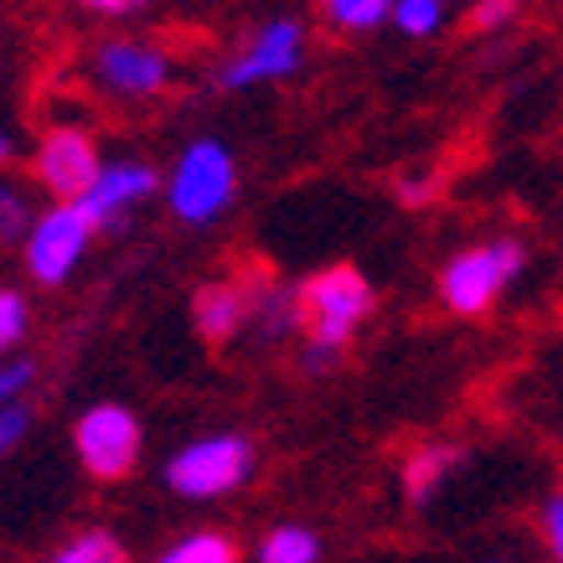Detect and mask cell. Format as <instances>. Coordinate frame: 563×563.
Returning <instances> with one entry per match:
<instances>
[{
  "instance_id": "cell-19",
  "label": "cell",
  "mask_w": 563,
  "mask_h": 563,
  "mask_svg": "<svg viewBox=\"0 0 563 563\" xmlns=\"http://www.w3.org/2000/svg\"><path fill=\"white\" fill-rule=\"evenodd\" d=\"M388 26L398 36H409V42H429V36H440L450 26V5L444 0H398Z\"/></svg>"
},
{
  "instance_id": "cell-15",
  "label": "cell",
  "mask_w": 563,
  "mask_h": 563,
  "mask_svg": "<svg viewBox=\"0 0 563 563\" xmlns=\"http://www.w3.org/2000/svg\"><path fill=\"white\" fill-rule=\"evenodd\" d=\"M393 5L398 0H316L325 32L336 36H373L393 21Z\"/></svg>"
},
{
  "instance_id": "cell-17",
  "label": "cell",
  "mask_w": 563,
  "mask_h": 563,
  "mask_svg": "<svg viewBox=\"0 0 563 563\" xmlns=\"http://www.w3.org/2000/svg\"><path fill=\"white\" fill-rule=\"evenodd\" d=\"M151 563H243V559H239V543L222 528H191L181 538H172Z\"/></svg>"
},
{
  "instance_id": "cell-1",
  "label": "cell",
  "mask_w": 563,
  "mask_h": 563,
  "mask_svg": "<svg viewBox=\"0 0 563 563\" xmlns=\"http://www.w3.org/2000/svg\"><path fill=\"white\" fill-rule=\"evenodd\" d=\"M377 290L357 264H325V269L300 279V373L325 377L331 367H342L352 342L362 336V325L373 321Z\"/></svg>"
},
{
  "instance_id": "cell-5",
  "label": "cell",
  "mask_w": 563,
  "mask_h": 563,
  "mask_svg": "<svg viewBox=\"0 0 563 563\" xmlns=\"http://www.w3.org/2000/svg\"><path fill=\"white\" fill-rule=\"evenodd\" d=\"M258 476V444L243 429H212L197 440L176 444L166 465H161V486L176 501H222V496H239L249 481Z\"/></svg>"
},
{
  "instance_id": "cell-10",
  "label": "cell",
  "mask_w": 563,
  "mask_h": 563,
  "mask_svg": "<svg viewBox=\"0 0 563 563\" xmlns=\"http://www.w3.org/2000/svg\"><path fill=\"white\" fill-rule=\"evenodd\" d=\"M161 181H166V176L155 172L151 161H140V155H109L99 181L88 187V197L78 207L93 218L99 233H120L140 207H151L155 197H161Z\"/></svg>"
},
{
  "instance_id": "cell-22",
  "label": "cell",
  "mask_w": 563,
  "mask_h": 563,
  "mask_svg": "<svg viewBox=\"0 0 563 563\" xmlns=\"http://www.w3.org/2000/svg\"><path fill=\"white\" fill-rule=\"evenodd\" d=\"M32 424H36L32 404H5L0 409V461H11L21 444L32 440Z\"/></svg>"
},
{
  "instance_id": "cell-14",
  "label": "cell",
  "mask_w": 563,
  "mask_h": 563,
  "mask_svg": "<svg viewBox=\"0 0 563 563\" xmlns=\"http://www.w3.org/2000/svg\"><path fill=\"white\" fill-rule=\"evenodd\" d=\"M325 543L321 532L306 528V522H274V528L258 532L254 543V563H321Z\"/></svg>"
},
{
  "instance_id": "cell-18",
  "label": "cell",
  "mask_w": 563,
  "mask_h": 563,
  "mask_svg": "<svg viewBox=\"0 0 563 563\" xmlns=\"http://www.w3.org/2000/svg\"><path fill=\"white\" fill-rule=\"evenodd\" d=\"M42 207L32 202V191L21 187V181H5L0 176V249H21L26 233H32V222Z\"/></svg>"
},
{
  "instance_id": "cell-21",
  "label": "cell",
  "mask_w": 563,
  "mask_h": 563,
  "mask_svg": "<svg viewBox=\"0 0 563 563\" xmlns=\"http://www.w3.org/2000/svg\"><path fill=\"white\" fill-rule=\"evenodd\" d=\"M522 5L528 0H465V26L476 36H496V32H507V26H517Z\"/></svg>"
},
{
  "instance_id": "cell-3",
  "label": "cell",
  "mask_w": 563,
  "mask_h": 563,
  "mask_svg": "<svg viewBox=\"0 0 563 563\" xmlns=\"http://www.w3.org/2000/svg\"><path fill=\"white\" fill-rule=\"evenodd\" d=\"M84 78L93 93L109 103H155L166 99L181 78V57H176L161 36L145 32H109L99 36L84 57Z\"/></svg>"
},
{
  "instance_id": "cell-28",
  "label": "cell",
  "mask_w": 563,
  "mask_h": 563,
  "mask_svg": "<svg viewBox=\"0 0 563 563\" xmlns=\"http://www.w3.org/2000/svg\"><path fill=\"white\" fill-rule=\"evenodd\" d=\"M444 5H455V0H444Z\"/></svg>"
},
{
  "instance_id": "cell-25",
  "label": "cell",
  "mask_w": 563,
  "mask_h": 563,
  "mask_svg": "<svg viewBox=\"0 0 563 563\" xmlns=\"http://www.w3.org/2000/svg\"><path fill=\"white\" fill-rule=\"evenodd\" d=\"M538 538H543L548 563H563V492H553L538 507Z\"/></svg>"
},
{
  "instance_id": "cell-12",
  "label": "cell",
  "mask_w": 563,
  "mask_h": 563,
  "mask_svg": "<svg viewBox=\"0 0 563 563\" xmlns=\"http://www.w3.org/2000/svg\"><path fill=\"white\" fill-rule=\"evenodd\" d=\"M249 274V300H254V321H249V342L254 346H285L300 342V285L279 279L264 264H243Z\"/></svg>"
},
{
  "instance_id": "cell-23",
  "label": "cell",
  "mask_w": 563,
  "mask_h": 563,
  "mask_svg": "<svg viewBox=\"0 0 563 563\" xmlns=\"http://www.w3.org/2000/svg\"><path fill=\"white\" fill-rule=\"evenodd\" d=\"M32 383H36L32 357H0V409H5V404H26Z\"/></svg>"
},
{
  "instance_id": "cell-6",
  "label": "cell",
  "mask_w": 563,
  "mask_h": 563,
  "mask_svg": "<svg viewBox=\"0 0 563 563\" xmlns=\"http://www.w3.org/2000/svg\"><path fill=\"white\" fill-rule=\"evenodd\" d=\"M310 57V32L300 16H264L254 32L239 36V47L212 68V88L218 93H254V88H274L300 78Z\"/></svg>"
},
{
  "instance_id": "cell-13",
  "label": "cell",
  "mask_w": 563,
  "mask_h": 563,
  "mask_svg": "<svg viewBox=\"0 0 563 563\" xmlns=\"http://www.w3.org/2000/svg\"><path fill=\"white\" fill-rule=\"evenodd\" d=\"M465 465V444L455 440H424L413 444L409 455L398 461V492L409 507H429L434 496L455 481V471Z\"/></svg>"
},
{
  "instance_id": "cell-11",
  "label": "cell",
  "mask_w": 563,
  "mask_h": 563,
  "mask_svg": "<svg viewBox=\"0 0 563 563\" xmlns=\"http://www.w3.org/2000/svg\"><path fill=\"white\" fill-rule=\"evenodd\" d=\"M249 321H254V300H249V274L243 269L202 279V285L191 290V331H197L207 346L249 342Z\"/></svg>"
},
{
  "instance_id": "cell-4",
  "label": "cell",
  "mask_w": 563,
  "mask_h": 563,
  "mask_svg": "<svg viewBox=\"0 0 563 563\" xmlns=\"http://www.w3.org/2000/svg\"><path fill=\"white\" fill-rule=\"evenodd\" d=\"M161 202L181 228H212L233 212L239 202V155L218 135L187 140L176 161L166 166L161 181Z\"/></svg>"
},
{
  "instance_id": "cell-9",
  "label": "cell",
  "mask_w": 563,
  "mask_h": 563,
  "mask_svg": "<svg viewBox=\"0 0 563 563\" xmlns=\"http://www.w3.org/2000/svg\"><path fill=\"white\" fill-rule=\"evenodd\" d=\"M103 145L99 135L88 130V124H52V130H42V140H36L32 151V181L42 191H47L52 202H84L88 187L99 181L103 172Z\"/></svg>"
},
{
  "instance_id": "cell-26",
  "label": "cell",
  "mask_w": 563,
  "mask_h": 563,
  "mask_svg": "<svg viewBox=\"0 0 563 563\" xmlns=\"http://www.w3.org/2000/svg\"><path fill=\"white\" fill-rule=\"evenodd\" d=\"M11 155H16V140L0 130V166H11Z\"/></svg>"
},
{
  "instance_id": "cell-24",
  "label": "cell",
  "mask_w": 563,
  "mask_h": 563,
  "mask_svg": "<svg viewBox=\"0 0 563 563\" xmlns=\"http://www.w3.org/2000/svg\"><path fill=\"white\" fill-rule=\"evenodd\" d=\"M73 11H84L93 21H109V26H120V21H140L151 11V0H68Z\"/></svg>"
},
{
  "instance_id": "cell-20",
  "label": "cell",
  "mask_w": 563,
  "mask_h": 563,
  "mask_svg": "<svg viewBox=\"0 0 563 563\" xmlns=\"http://www.w3.org/2000/svg\"><path fill=\"white\" fill-rule=\"evenodd\" d=\"M26 336H32V300L16 285H0V357L21 352Z\"/></svg>"
},
{
  "instance_id": "cell-2",
  "label": "cell",
  "mask_w": 563,
  "mask_h": 563,
  "mask_svg": "<svg viewBox=\"0 0 563 563\" xmlns=\"http://www.w3.org/2000/svg\"><path fill=\"white\" fill-rule=\"evenodd\" d=\"M528 274V243L512 233H496V239L465 243L434 269V300H440L455 321H481L492 316L507 290Z\"/></svg>"
},
{
  "instance_id": "cell-27",
  "label": "cell",
  "mask_w": 563,
  "mask_h": 563,
  "mask_svg": "<svg viewBox=\"0 0 563 563\" xmlns=\"http://www.w3.org/2000/svg\"><path fill=\"white\" fill-rule=\"evenodd\" d=\"M481 563H512V559H481Z\"/></svg>"
},
{
  "instance_id": "cell-7",
  "label": "cell",
  "mask_w": 563,
  "mask_h": 563,
  "mask_svg": "<svg viewBox=\"0 0 563 563\" xmlns=\"http://www.w3.org/2000/svg\"><path fill=\"white\" fill-rule=\"evenodd\" d=\"M73 455L84 465L88 481L99 486H120L140 471V455H145V424L130 404H88L78 419H73Z\"/></svg>"
},
{
  "instance_id": "cell-16",
  "label": "cell",
  "mask_w": 563,
  "mask_h": 563,
  "mask_svg": "<svg viewBox=\"0 0 563 563\" xmlns=\"http://www.w3.org/2000/svg\"><path fill=\"white\" fill-rule=\"evenodd\" d=\"M42 563H135V559H130V548H124L120 532L78 528V532H68L57 548H47Z\"/></svg>"
},
{
  "instance_id": "cell-8",
  "label": "cell",
  "mask_w": 563,
  "mask_h": 563,
  "mask_svg": "<svg viewBox=\"0 0 563 563\" xmlns=\"http://www.w3.org/2000/svg\"><path fill=\"white\" fill-rule=\"evenodd\" d=\"M93 239H99V228H93V218L78 202H47L36 212L26 243H21L26 279L42 285V290H63L73 274L84 269Z\"/></svg>"
}]
</instances>
